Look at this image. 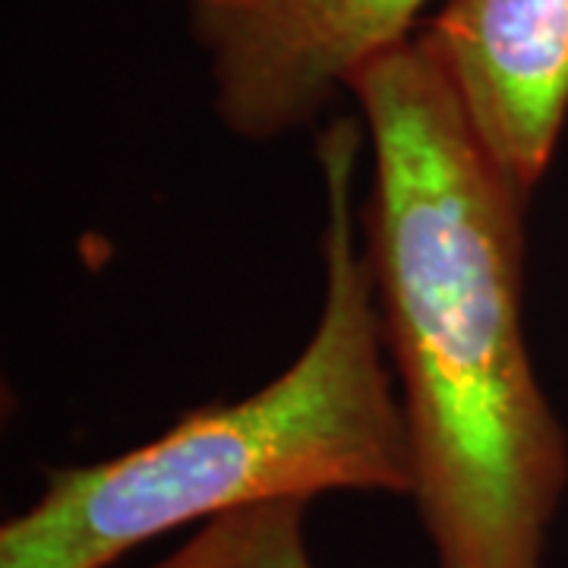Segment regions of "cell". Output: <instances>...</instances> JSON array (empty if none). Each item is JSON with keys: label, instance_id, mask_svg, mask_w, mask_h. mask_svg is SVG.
Returning a JSON list of instances; mask_svg holds the SVG:
<instances>
[{"label": "cell", "instance_id": "6da1fadb", "mask_svg": "<svg viewBox=\"0 0 568 568\" xmlns=\"http://www.w3.org/2000/svg\"><path fill=\"white\" fill-rule=\"evenodd\" d=\"M361 241L436 568H547L568 436L525 325L528 200L496 171L424 41L357 70Z\"/></svg>", "mask_w": 568, "mask_h": 568}, {"label": "cell", "instance_id": "7a4b0ae2", "mask_svg": "<svg viewBox=\"0 0 568 568\" xmlns=\"http://www.w3.org/2000/svg\"><path fill=\"white\" fill-rule=\"evenodd\" d=\"M364 126L320 136L323 304L294 357L237 402H209L140 448L51 470L0 528V568H111L168 530L323 493L410 496V443L361 241Z\"/></svg>", "mask_w": 568, "mask_h": 568}, {"label": "cell", "instance_id": "3957f363", "mask_svg": "<svg viewBox=\"0 0 568 568\" xmlns=\"http://www.w3.org/2000/svg\"><path fill=\"white\" fill-rule=\"evenodd\" d=\"M429 0H186L227 133L272 142L347 92L357 70L417 36Z\"/></svg>", "mask_w": 568, "mask_h": 568}, {"label": "cell", "instance_id": "277c9868", "mask_svg": "<svg viewBox=\"0 0 568 568\" xmlns=\"http://www.w3.org/2000/svg\"><path fill=\"white\" fill-rule=\"evenodd\" d=\"M417 39L489 162L530 203L568 121V0H443Z\"/></svg>", "mask_w": 568, "mask_h": 568}, {"label": "cell", "instance_id": "5b68a950", "mask_svg": "<svg viewBox=\"0 0 568 568\" xmlns=\"http://www.w3.org/2000/svg\"><path fill=\"white\" fill-rule=\"evenodd\" d=\"M306 506L284 499L222 515L149 568H316L306 552Z\"/></svg>", "mask_w": 568, "mask_h": 568}]
</instances>
